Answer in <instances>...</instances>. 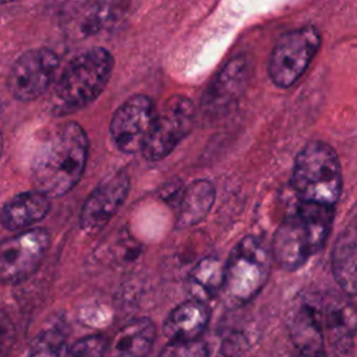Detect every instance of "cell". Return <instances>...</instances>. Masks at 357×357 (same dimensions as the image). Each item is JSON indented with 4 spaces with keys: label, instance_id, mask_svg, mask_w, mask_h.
I'll list each match as a JSON object with an SVG mask.
<instances>
[{
    "label": "cell",
    "instance_id": "cell-23",
    "mask_svg": "<svg viewBox=\"0 0 357 357\" xmlns=\"http://www.w3.org/2000/svg\"><path fill=\"white\" fill-rule=\"evenodd\" d=\"M159 357H208V349L202 340L169 342Z\"/></svg>",
    "mask_w": 357,
    "mask_h": 357
},
{
    "label": "cell",
    "instance_id": "cell-16",
    "mask_svg": "<svg viewBox=\"0 0 357 357\" xmlns=\"http://www.w3.org/2000/svg\"><path fill=\"white\" fill-rule=\"evenodd\" d=\"M156 328L149 318L128 321L113 337L109 357H146L155 343Z\"/></svg>",
    "mask_w": 357,
    "mask_h": 357
},
{
    "label": "cell",
    "instance_id": "cell-1",
    "mask_svg": "<svg viewBox=\"0 0 357 357\" xmlns=\"http://www.w3.org/2000/svg\"><path fill=\"white\" fill-rule=\"evenodd\" d=\"M88 149V137L78 123L67 121L47 128L31 158L33 188L49 198L71 191L84 174Z\"/></svg>",
    "mask_w": 357,
    "mask_h": 357
},
{
    "label": "cell",
    "instance_id": "cell-20",
    "mask_svg": "<svg viewBox=\"0 0 357 357\" xmlns=\"http://www.w3.org/2000/svg\"><path fill=\"white\" fill-rule=\"evenodd\" d=\"M75 7L77 10H73L67 25L75 36L81 38L93 35L110 24L123 6L121 3H82L75 4Z\"/></svg>",
    "mask_w": 357,
    "mask_h": 357
},
{
    "label": "cell",
    "instance_id": "cell-21",
    "mask_svg": "<svg viewBox=\"0 0 357 357\" xmlns=\"http://www.w3.org/2000/svg\"><path fill=\"white\" fill-rule=\"evenodd\" d=\"M225 264L216 257L202 258L190 273V290L194 300L205 303L223 289Z\"/></svg>",
    "mask_w": 357,
    "mask_h": 357
},
{
    "label": "cell",
    "instance_id": "cell-7",
    "mask_svg": "<svg viewBox=\"0 0 357 357\" xmlns=\"http://www.w3.org/2000/svg\"><path fill=\"white\" fill-rule=\"evenodd\" d=\"M195 106L184 95H173L156 114L152 132L142 149L146 160L156 162L173 149L191 132L195 123Z\"/></svg>",
    "mask_w": 357,
    "mask_h": 357
},
{
    "label": "cell",
    "instance_id": "cell-9",
    "mask_svg": "<svg viewBox=\"0 0 357 357\" xmlns=\"http://www.w3.org/2000/svg\"><path fill=\"white\" fill-rule=\"evenodd\" d=\"M59 56L49 47H36L20 54L7 75V88L14 99L29 102L52 85L59 68Z\"/></svg>",
    "mask_w": 357,
    "mask_h": 357
},
{
    "label": "cell",
    "instance_id": "cell-2",
    "mask_svg": "<svg viewBox=\"0 0 357 357\" xmlns=\"http://www.w3.org/2000/svg\"><path fill=\"white\" fill-rule=\"evenodd\" d=\"M113 71V56L93 46L70 60L53 85L49 105L54 116H66L86 107L105 89Z\"/></svg>",
    "mask_w": 357,
    "mask_h": 357
},
{
    "label": "cell",
    "instance_id": "cell-22",
    "mask_svg": "<svg viewBox=\"0 0 357 357\" xmlns=\"http://www.w3.org/2000/svg\"><path fill=\"white\" fill-rule=\"evenodd\" d=\"M68 346L59 328L43 331L32 344L28 357H68Z\"/></svg>",
    "mask_w": 357,
    "mask_h": 357
},
{
    "label": "cell",
    "instance_id": "cell-24",
    "mask_svg": "<svg viewBox=\"0 0 357 357\" xmlns=\"http://www.w3.org/2000/svg\"><path fill=\"white\" fill-rule=\"evenodd\" d=\"M106 340L102 336H86L70 347L68 357H102L106 351Z\"/></svg>",
    "mask_w": 357,
    "mask_h": 357
},
{
    "label": "cell",
    "instance_id": "cell-19",
    "mask_svg": "<svg viewBox=\"0 0 357 357\" xmlns=\"http://www.w3.org/2000/svg\"><path fill=\"white\" fill-rule=\"evenodd\" d=\"M290 336L298 353L324 350V331L319 308L303 304L290 321Z\"/></svg>",
    "mask_w": 357,
    "mask_h": 357
},
{
    "label": "cell",
    "instance_id": "cell-5",
    "mask_svg": "<svg viewBox=\"0 0 357 357\" xmlns=\"http://www.w3.org/2000/svg\"><path fill=\"white\" fill-rule=\"evenodd\" d=\"M271 257L272 252L254 236H247L234 245L225 262L222 293L227 304L243 305L262 290L269 278Z\"/></svg>",
    "mask_w": 357,
    "mask_h": 357
},
{
    "label": "cell",
    "instance_id": "cell-17",
    "mask_svg": "<svg viewBox=\"0 0 357 357\" xmlns=\"http://www.w3.org/2000/svg\"><path fill=\"white\" fill-rule=\"evenodd\" d=\"M332 273L340 289L357 296V227H347L332 250Z\"/></svg>",
    "mask_w": 357,
    "mask_h": 357
},
{
    "label": "cell",
    "instance_id": "cell-12",
    "mask_svg": "<svg viewBox=\"0 0 357 357\" xmlns=\"http://www.w3.org/2000/svg\"><path fill=\"white\" fill-rule=\"evenodd\" d=\"M248 64L244 57L231 59L215 77L204 98L206 113H219L231 105L243 92L247 81Z\"/></svg>",
    "mask_w": 357,
    "mask_h": 357
},
{
    "label": "cell",
    "instance_id": "cell-11",
    "mask_svg": "<svg viewBox=\"0 0 357 357\" xmlns=\"http://www.w3.org/2000/svg\"><path fill=\"white\" fill-rule=\"evenodd\" d=\"M130 188V177L124 170L99 183L85 199L79 213V229L86 234L102 230L123 205Z\"/></svg>",
    "mask_w": 357,
    "mask_h": 357
},
{
    "label": "cell",
    "instance_id": "cell-8",
    "mask_svg": "<svg viewBox=\"0 0 357 357\" xmlns=\"http://www.w3.org/2000/svg\"><path fill=\"white\" fill-rule=\"evenodd\" d=\"M49 245L50 236L43 227H33L4 240L0 247L1 280L8 284L26 280L40 266Z\"/></svg>",
    "mask_w": 357,
    "mask_h": 357
},
{
    "label": "cell",
    "instance_id": "cell-10",
    "mask_svg": "<svg viewBox=\"0 0 357 357\" xmlns=\"http://www.w3.org/2000/svg\"><path fill=\"white\" fill-rule=\"evenodd\" d=\"M152 99L138 93L121 103L110 120V137L123 153L142 152L156 120Z\"/></svg>",
    "mask_w": 357,
    "mask_h": 357
},
{
    "label": "cell",
    "instance_id": "cell-3",
    "mask_svg": "<svg viewBox=\"0 0 357 357\" xmlns=\"http://www.w3.org/2000/svg\"><path fill=\"white\" fill-rule=\"evenodd\" d=\"M332 220L333 208L300 202L278 226L272 238V257L286 271L301 268L324 247Z\"/></svg>",
    "mask_w": 357,
    "mask_h": 357
},
{
    "label": "cell",
    "instance_id": "cell-4",
    "mask_svg": "<svg viewBox=\"0 0 357 357\" xmlns=\"http://www.w3.org/2000/svg\"><path fill=\"white\" fill-rule=\"evenodd\" d=\"M290 184L300 202L333 208L342 194V169L333 148L321 141L307 144L296 156Z\"/></svg>",
    "mask_w": 357,
    "mask_h": 357
},
{
    "label": "cell",
    "instance_id": "cell-25",
    "mask_svg": "<svg viewBox=\"0 0 357 357\" xmlns=\"http://www.w3.org/2000/svg\"><path fill=\"white\" fill-rule=\"evenodd\" d=\"M297 357H326V354L324 350H312V351L298 353Z\"/></svg>",
    "mask_w": 357,
    "mask_h": 357
},
{
    "label": "cell",
    "instance_id": "cell-13",
    "mask_svg": "<svg viewBox=\"0 0 357 357\" xmlns=\"http://www.w3.org/2000/svg\"><path fill=\"white\" fill-rule=\"evenodd\" d=\"M211 312L205 303L188 300L174 307L163 322V333L170 342L199 340L209 324Z\"/></svg>",
    "mask_w": 357,
    "mask_h": 357
},
{
    "label": "cell",
    "instance_id": "cell-15",
    "mask_svg": "<svg viewBox=\"0 0 357 357\" xmlns=\"http://www.w3.org/2000/svg\"><path fill=\"white\" fill-rule=\"evenodd\" d=\"M319 317L324 335L332 346L337 350H347L357 331V310L343 298H329L319 308Z\"/></svg>",
    "mask_w": 357,
    "mask_h": 357
},
{
    "label": "cell",
    "instance_id": "cell-14",
    "mask_svg": "<svg viewBox=\"0 0 357 357\" xmlns=\"http://www.w3.org/2000/svg\"><path fill=\"white\" fill-rule=\"evenodd\" d=\"M49 211L50 199L47 195L36 190L20 192L4 202L1 208V223L10 231H25L32 225L40 222Z\"/></svg>",
    "mask_w": 357,
    "mask_h": 357
},
{
    "label": "cell",
    "instance_id": "cell-6",
    "mask_svg": "<svg viewBox=\"0 0 357 357\" xmlns=\"http://www.w3.org/2000/svg\"><path fill=\"white\" fill-rule=\"evenodd\" d=\"M321 45V33L314 25H304L284 32L275 43L268 74L279 88L294 85L305 73Z\"/></svg>",
    "mask_w": 357,
    "mask_h": 357
},
{
    "label": "cell",
    "instance_id": "cell-18",
    "mask_svg": "<svg viewBox=\"0 0 357 357\" xmlns=\"http://www.w3.org/2000/svg\"><path fill=\"white\" fill-rule=\"evenodd\" d=\"M215 201V188L209 180L199 178L184 188L177 209L176 226L190 227L201 222L211 211Z\"/></svg>",
    "mask_w": 357,
    "mask_h": 357
}]
</instances>
